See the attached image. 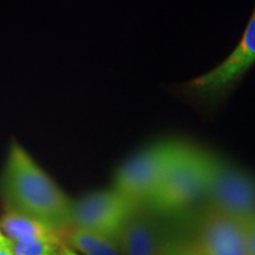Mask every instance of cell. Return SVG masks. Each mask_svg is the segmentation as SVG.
Returning a JSON list of instances; mask_svg holds the SVG:
<instances>
[{"mask_svg": "<svg viewBox=\"0 0 255 255\" xmlns=\"http://www.w3.org/2000/svg\"><path fill=\"white\" fill-rule=\"evenodd\" d=\"M245 238L250 255H255V216L244 222Z\"/></svg>", "mask_w": 255, "mask_h": 255, "instance_id": "12", "label": "cell"}, {"mask_svg": "<svg viewBox=\"0 0 255 255\" xmlns=\"http://www.w3.org/2000/svg\"><path fill=\"white\" fill-rule=\"evenodd\" d=\"M1 235H2V233H1V231H0V237H1Z\"/></svg>", "mask_w": 255, "mask_h": 255, "instance_id": "15", "label": "cell"}, {"mask_svg": "<svg viewBox=\"0 0 255 255\" xmlns=\"http://www.w3.org/2000/svg\"><path fill=\"white\" fill-rule=\"evenodd\" d=\"M255 63V11L240 43L225 60L209 72L183 85V91L193 97L216 101L226 95Z\"/></svg>", "mask_w": 255, "mask_h": 255, "instance_id": "6", "label": "cell"}, {"mask_svg": "<svg viewBox=\"0 0 255 255\" xmlns=\"http://www.w3.org/2000/svg\"><path fill=\"white\" fill-rule=\"evenodd\" d=\"M137 206L115 189L94 191L71 202L69 227L119 239L121 228Z\"/></svg>", "mask_w": 255, "mask_h": 255, "instance_id": "5", "label": "cell"}, {"mask_svg": "<svg viewBox=\"0 0 255 255\" xmlns=\"http://www.w3.org/2000/svg\"><path fill=\"white\" fill-rule=\"evenodd\" d=\"M64 244L83 255H123L119 239L68 227L63 229Z\"/></svg>", "mask_w": 255, "mask_h": 255, "instance_id": "9", "label": "cell"}, {"mask_svg": "<svg viewBox=\"0 0 255 255\" xmlns=\"http://www.w3.org/2000/svg\"><path fill=\"white\" fill-rule=\"evenodd\" d=\"M163 223L143 205L137 206L119 234L123 255H173L174 244Z\"/></svg>", "mask_w": 255, "mask_h": 255, "instance_id": "7", "label": "cell"}, {"mask_svg": "<svg viewBox=\"0 0 255 255\" xmlns=\"http://www.w3.org/2000/svg\"><path fill=\"white\" fill-rule=\"evenodd\" d=\"M59 255H83L75 250H72L71 247H69L66 244H63L62 247H60V253Z\"/></svg>", "mask_w": 255, "mask_h": 255, "instance_id": "14", "label": "cell"}, {"mask_svg": "<svg viewBox=\"0 0 255 255\" xmlns=\"http://www.w3.org/2000/svg\"><path fill=\"white\" fill-rule=\"evenodd\" d=\"M238 247H247L244 222L209 208L197 223L195 241L188 255Z\"/></svg>", "mask_w": 255, "mask_h": 255, "instance_id": "8", "label": "cell"}, {"mask_svg": "<svg viewBox=\"0 0 255 255\" xmlns=\"http://www.w3.org/2000/svg\"><path fill=\"white\" fill-rule=\"evenodd\" d=\"M178 142L162 141L146 146L121 165L114 189L137 205H148L158 190Z\"/></svg>", "mask_w": 255, "mask_h": 255, "instance_id": "4", "label": "cell"}, {"mask_svg": "<svg viewBox=\"0 0 255 255\" xmlns=\"http://www.w3.org/2000/svg\"><path fill=\"white\" fill-rule=\"evenodd\" d=\"M0 231L11 241L52 237L60 233L58 229L51 227L39 220L19 214L9 209L0 220Z\"/></svg>", "mask_w": 255, "mask_h": 255, "instance_id": "10", "label": "cell"}, {"mask_svg": "<svg viewBox=\"0 0 255 255\" xmlns=\"http://www.w3.org/2000/svg\"><path fill=\"white\" fill-rule=\"evenodd\" d=\"M0 255H13L12 254L11 247H9L8 239L4 234L0 237Z\"/></svg>", "mask_w": 255, "mask_h": 255, "instance_id": "13", "label": "cell"}, {"mask_svg": "<svg viewBox=\"0 0 255 255\" xmlns=\"http://www.w3.org/2000/svg\"><path fill=\"white\" fill-rule=\"evenodd\" d=\"M8 242L13 255H59L60 247L64 244L62 233L52 237L19 241L8 240Z\"/></svg>", "mask_w": 255, "mask_h": 255, "instance_id": "11", "label": "cell"}, {"mask_svg": "<svg viewBox=\"0 0 255 255\" xmlns=\"http://www.w3.org/2000/svg\"><path fill=\"white\" fill-rule=\"evenodd\" d=\"M1 184L9 210L58 231L69 227L71 202L19 143L9 146Z\"/></svg>", "mask_w": 255, "mask_h": 255, "instance_id": "1", "label": "cell"}, {"mask_svg": "<svg viewBox=\"0 0 255 255\" xmlns=\"http://www.w3.org/2000/svg\"><path fill=\"white\" fill-rule=\"evenodd\" d=\"M209 155L178 142L158 190L148 205L161 214H174L203 195Z\"/></svg>", "mask_w": 255, "mask_h": 255, "instance_id": "2", "label": "cell"}, {"mask_svg": "<svg viewBox=\"0 0 255 255\" xmlns=\"http://www.w3.org/2000/svg\"><path fill=\"white\" fill-rule=\"evenodd\" d=\"M203 195L209 208L246 222L255 216V180L242 169L209 155Z\"/></svg>", "mask_w": 255, "mask_h": 255, "instance_id": "3", "label": "cell"}]
</instances>
